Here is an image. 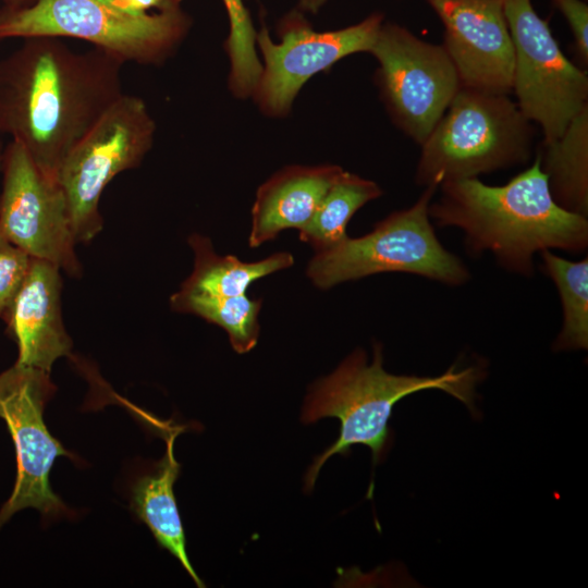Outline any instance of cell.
<instances>
[{"instance_id":"e0dca14e","label":"cell","mask_w":588,"mask_h":588,"mask_svg":"<svg viewBox=\"0 0 588 588\" xmlns=\"http://www.w3.org/2000/svg\"><path fill=\"white\" fill-rule=\"evenodd\" d=\"M188 244L194 253V269L181 284L180 291L200 296L229 297L246 294L256 280L293 266L291 253L279 252L254 262L235 256H220L209 237L193 233Z\"/></svg>"},{"instance_id":"8fae6325","label":"cell","mask_w":588,"mask_h":588,"mask_svg":"<svg viewBox=\"0 0 588 588\" xmlns=\"http://www.w3.org/2000/svg\"><path fill=\"white\" fill-rule=\"evenodd\" d=\"M1 169L0 234L30 258L79 278L69 207L57 179L41 171L14 139L2 152Z\"/></svg>"},{"instance_id":"6da1fadb","label":"cell","mask_w":588,"mask_h":588,"mask_svg":"<svg viewBox=\"0 0 588 588\" xmlns=\"http://www.w3.org/2000/svg\"><path fill=\"white\" fill-rule=\"evenodd\" d=\"M123 61L94 47L77 52L58 37H28L0 61V133L57 179L71 148L124 93Z\"/></svg>"},{"instance_id":"277c9868","label":"cell","mask_w":588,"mask_h":588,"mask_svg":"<svg viewBox=\"0 0 588 588\" xmlns=\"http://www.w3.org/2000/svg\"><path fill=\"white\" fill-rule=\"evenodd\" d=\"M536 130L506 94L461 87L420 145L415 182L438 187L526 164Z\"/></svg>"},{"instance_id":"44dd1931","label":"cell","mask_w":588,"mask_h":588,"mask_svg":"<svg viewBox=\"0 0 588 588\" xmlns=\"http://www.w3.org/2000/svg\"><path fill=\"white\" fill-rule=\"evenodd\" d=\"M261 305V299H252L246 294L210 297L179 290L170 297L174 311L196 315L222 328L229 335L232 348L238 354L248 353L258 342Z\"/></svg>"},{"instance_id":"d6986e66","label":"cell","mask_w":588,"mask_h":588,"mask_svg":"<svg viewBox=\"0 0 588 588\" xmlns=\"http://www.w3.org/2000/svg\"><path fill=\"white\" fill-rule=\"evenodd\" d=\"M382 195L380 186L348 171H342L331 185L313 219L299 230V240L315 252L328 248L346 235V226L355 212Z\"/></svg>"},{"instance_id":"cb8c5ba5","label":"cell","mask_w":588,"mask_h":588,"mask_svg":"<svg viewBox=\"0 0 588 588\" xmlns=\"http://www.w3.org/2000/svg\"><path fill=\"white\" fill-rule=\"evenodd\" d=\"M566 19L573 33L576 51L588 64V7L581 0H552Z\"/></svg>"},{"instance_id":"7c38bea8","label":"cell","mask_w":588,"mask_h":588,"mask_svg":"<svg viewBox=\"0 0 588 588\" xmlns=\"http://www.w3.org/2000/svg\"><path fill=\"white\" fill-rule=\"evenodd\" d=\"M382 24L383 15L372 13L345 28L316 32L295 12L280 23V42H274L262 27L256 35V45L264 64L253 93L259 109L269 117L287 114L311 76L350 54L369 52Z\"/></svg>"},{"instance_id":"83f0119b","label":"cell","mask_w":588,"mask_h":588,"mask_svg":"<svg viewBox=\"0 0 588 588\" xmlns=\"http://www.w3.org/2000/svg\"><path fill=\"white\" fill-rule=\"evenodd\" d=\"M1 158H2V152H1V142H0V167H1Z\"/></svg>"},{"instance_id":"9c48e42d","label":"cell","mask_w":588,"mask_h":588,"mask_svg":"<svg viewBox=\"0 0 588 588\" xmlns=\"http://www.w3.org/2000/svg\"><path fill=\"white\" fill-rule=\"evenodd\" d=\"M378 62L376 83L394 125L421 145L461 88L442 45L384 23L369 51Z\"/></svg>"},{"instance_id":"484cf974","label":"cell","mask_w":588,"mask_h":588,"mask_svg":"<svg viewBox=\"0 0 588 588\" xmlns=\"http://www.w3.org/2000/svg\"><path fill=\"white\" fill-rule=\"evenodd\" d=\"M324 2L326 0H297L298 7L303 11L311 13H317Z\"/></svg>"},{"instance_id":"7402d4cb","label":"cell","mask_w":588,"mask_h":588,"mask_svg":"<svg viewBox=\"0 0 588 588\" xmlns=\"http://www.w3.org/2000/svg\"><path fill=\"white\" fill-rule=\"evenodd\" d=\"M230 22L225 50L230 58L229 86L238 98L252 96L262 64L256 50V35L249 12L243 0H222Z\"/></svg>"},{"instance_id":"ba28073f","label":"cell","mask_w":588,"mask_h":588,"mask_svg":"<svg viewBox=\"0 0 588 588\" xmlns=\"http://www.w3.org/2000/svg\"><path fill=\"white\" fill-rule=\"evenodd\" d=\"M514 46L512 91L522 113L541 128L542 142L560 137L588 106V75L562 51L531 0H503Z\"/></svg>"},{"instance_id":"5b68a950","label":"cell","mask_w":588,"mask_h":588,"mask_svg":"<svg viewBox=\"0 0 588 588\" xmlns=\"http://www.w3.org/2000/svg\"><path fill=\"white\" fill-rule=\"evenodd\" d=\"M437 189L425 187L414 205L392 212L369 233L355 238L345 236L315 252L306 269L309 280L328 290L371 274L405 272L450 286L466 283L470 278L466 265L443 247L429 216Z\"/></svg>"},{"instance_id":"7a4b0ae2","label":"cell","mask_w":588,"mask_h":588,"mask_svg":"<svg viewBox=\"0 0 588 588\" xmlns=\"http://www.w3.org/2000/svg\"><path fill=\"white\" fill-rule=\"evenodd\" d=\"M429 206L440 228L464 232L471 254L491 253L505 270L532 277L534 257L546 249L580 254L588 246V219L560 207L535 155L532 164L504 185L464 179L439 186Z\"/></svg>"},{"instance_id":"d4e9b609","label":"cell","mask_w":588,"mask_h":588,"mask_svg":"<svg viewBox=\"0 0 588 588\" xmlns=\"http://www.w3.org/2000/svg\"><path fill=\"white\" fill-rule=\"evenodd\" d=\"M110 9L130 16L181 9L182 0H98Z\"/></svg>"},{"instance_id":"3957f363","label":"cell","mask_w":588,"mask_h":588,"mask_svg":"<svg viewBox=\"0 0 588 588\" xmlns=\"http://www.w3.org/2000/svg\"><path fill=\"white\" fill-rule=\"evenodd\" d=\"M485 370L469 366L461 370L452 365L436 377L394 375L383 368L382 345L373 344L371 363L357 348L330 375L308 389L302 409V421L315 422L333 417L340 420V434L327 450L316 456L305 475V490L314 488L320 468L332 455H346L356 444L366 445L373 465L383 456L390 439L389 419L394 405L413 393L438 389L475 411L476 387Z\"/></svg>"},{"instance_id":"2e32d148","label":"cell","mask_w":588,"mask_h":588,"mask_svg":"<svg viewBox=\"0 0 588 588\" xmlns=\"http://www.w3.org/2000/svg\"><path fill=\"white\" fill-rule=\"evenodd\" d=\"M174 437H170L167 451L151 473L139 477L132 488L131 507L147 525L158 544L179 560L198 587H205L194 571L186 553V539L175 501L173 485L181 465L173 453Z\"/></svg>"},{"instance_id":"4316f807","label":"cell","mask_w":588,"mask_h":588,"mask_svg":"<svg viewBox=\"0 0 588 588\" xmlns=\"http://www.w3.org/2000/svg\"><path fill=\"white\" fill-rule=\"evenodd\" d=\"M8 2L7 9H23L33 5L38 0H5Z\"/></svg>"},{"instance_id":"5bb4252c","label":"cell","mask_w":588,"mask_h":588,"mask_svg":"<svg viewBox=\"0 0 588 588\" xmlns=\"http://www.w3.org/2000/svg\"><path fill=\"white\" fill-rule=\"evenodd\" d=\"M60 269L30 258L26 278L4 319L19 348L16 363L50 372L53 363L71 354L72 340L61 313Z\"/></svg>"},{"instance_id":"ac0fdd59","label":"cell","mask_w":588,"mask_h":588,"mask_svg":"<svg viewBox=\"0 0 588 588\" xmlns=\"http://www.w3.org/2000/svg\"><path fill=\"white\" fill-rule=\"evenodd\" d=\"M536 156L555 203L588 217V106L560 137L542 142Z\"/></svg>"},{"instance_id":"30bf717a","label":"cell","mask_w":588,"mask_h":588,"mask_svg":"<svg viewBox=\"0 0 588 588\" xmlns=\"http://www.w3.org/2000/svg\"><path fill=\"white\" fill-rule=\"evenodd\" d=\"M56 390L50 372L35 367L15 363L0 373V417L12 437L17 466L14 489L0 510V528L27 507L48 517L71 514L49 483L54 460L73 458L44 422L45 406Z\"/></svg>"},{"instance_id":"8992f818","label":"cell","mask_w":588,"mask_h":588,"mask_svg":"<svg viewBox=\"0 0 588 588\" xmlns=\"http://www.w3.org/2000/svg\"><path fill=\"white\" fill-rule=\"evenodd\" d=\"M189 25L182 9L130 16L98 0H38L27 8L0 11V40L72 37L124 63L160 65L179 48Z\"/></svg>"},{"instance_id":"52a82bcc","label":"cell","mask_w":588,"mask_h":588,"mask_svg":"<svg viewBox=\"0 0 588 588\" xmlns=\"http://www.w3.org/2000/svg\"><path fill=\"white\" fill-rule=\"evenodd\" d=\"M156 123L145 101L123 94L71 148L58 172L76 244L103 226L99 201L119 173L138 167L152 147Z\"/></svg>"},{"instance_id":"603a6c76","label":"cell","mask_w":588,"mask_h":588,"mask_svg":"<svg viewBox=\"0 0 588 588\" xmlns=\"http://www.w3.org/2000/svg\"><path fill=\"white\" fill-rule=\"evenodd\" d=\"M30 265V257L0 234V318L20 291Z\"/></svg>"},{"instance_id":"ffe728a7","label":"cell","mask_w":588,"mask_h":588,"mask_svg":"<svg viewBox=\"0 0 588 588\" xmlns=\"http://www.w3.org/2000/svg\"><path fill=\"white\" fill-rule=\"evenodd\" d=\"M542 270L555 284L563 310V323L553 344L556 351L588 347V259L567 260L550 249L539 253Z\"/></svg>"},{"instance_id":"9a60e30c","label":"cell","mask_w":588,"mask_h":588,"mask_svg":"<svg viewBox=\"0 0 588 588\" xmlns=\"http://www.w3.org/2000/svg\"><path fill=\"white\" fill-rule=\"evenodd\" d=\"M343 169L335 164L290 166L259 186L252 208L249 247L275 238L286 229L302 230Z\"/></svg>"},{"instance_id":"4fadbf2b","label":"cell","mask_w":588,"mask_h":588,"mask_svg":"<svg viewBox=\"0 0 588 588\" xmlns=\"http://www.w3.org/2000/svg\"><path fill=\"white\" fill-rule=\"evenodd\" d=\"M443 24L441 44L461 87L512 91L514 46L503 0H425Z\"/></svg>"}]
</instances>
